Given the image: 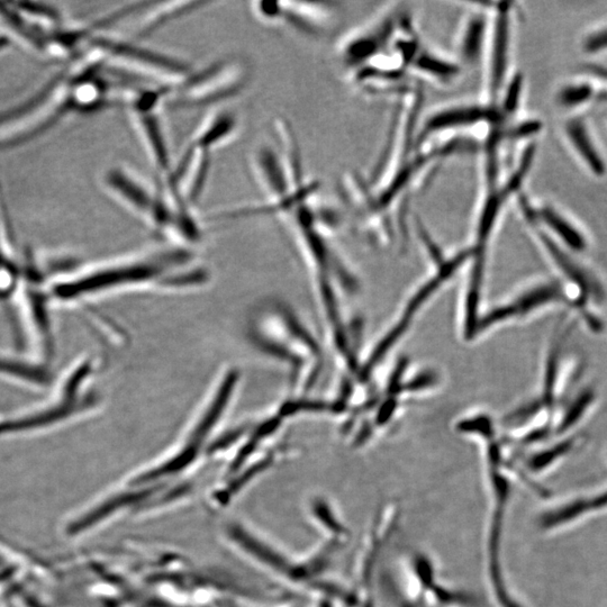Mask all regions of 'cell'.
Returning a JSON list of instances; mask_svg holds the SVG:
<instances>
[{"mask_svg": "<svg viewBox=\"0 0 607 607\" xmlns=\"http://www.w3.org/2000/svg\"><path fill=\"white\" fill-rule=\"evenodd\" d=\"M235 129H237V120L231 113H216L208 117L203 123L192 144L199 149L210 152L231 139Z\"/></svg>", "mask_w": 607, "mask_h": 607, "instance_id": "30bf717a", "label": "cell"}, {"mask_svg": "<svg viewBox=\"0 0 607 607\" xmlns=\"http://www.w3.org/2000/svg\"><path fill=\"white\" fill-rule=\"evenodd\" d=\"M563 298L560 286L556 283L543 284L522 293L511 302L494 308L479 320L475 338L489 329L506 321L527 316L543 305L560 301Z\"/></svg>", "mask_w": 607, "mask_h": 607, "instance_id": "52a82bcc", "label": "cell"}, {"mask_svg": "<svg viewBox=\"0 0 607 607\" xmlns=\"http://www.w3.org/2000/svg\"><path fill=\"white\" fill-rule=\"evenodd\" d=\"M607 507V491L592 497L579 498V500L567 503L543 514L540 519V527L543 530H552L572 523L579 518L595 511H601Z\"/></svg>", "mask_w": 607, "mask_h": 607, "instance_id": "ba28073f", "label": "cell"}, {"mask_svg": "<svg viewBox=\"0 0 607 607\" xmlns=\"http://www.w3.org/2000/svg\"><path fill=\"white\" fill-rule=\"evenodd\" d=\"M0 378L32 388H43L50 384L51 375L40 364L0 355Z\"/></svg>", "mask_w": 607, "mask_h": 607, "instance_id": "9c48e42d", "label": "cell"}, {"mask_svg": "<svg viewBox=\"0 0 607 607\" xmlns=\"http://www.w3.org/2000/svg\"><path fill=\"white\" fill-rule=\"evenodd\" d=\"M407 16L403 9H389L364 30L353 34L341 49L344 63L353 69L362 68L382 56V52L393 45Z\"/></svg>", "mask_w": 607, "mask_h": 607, "instance_id": "5b68a950", "label": "cell"}, {"mask_svg": "<svg viewBox=\"0 0 607 607\" xmlns=\"http://www.w3.org/2000/svg\"><path fill=\"white\" fill-rule=\"evenodd\" d=\"M538 217L546 222L549 228L570 248L576 251H582L586 248V241L582 233H579L573 224H570L556 211L551 210V208H542Z\"/></svg>", "mask_w": 607, "mask_h": 607, "instance_id": "7c38bea8", "label": "cell"}, {"mask_svg": "<svg viewBox=\"0 0 607 607\" xmlns=\"http://www.w3.org/2000/svg\"><path fill=\"white\" fill-rule=\"evenodd\" d=\"M486 442V466L489 483L488 529L486 534V568L489 586L498 607H514L516 601L507 588L502 565V541L505 512L510 503L511 487L503 474L501 447L495 442V436L484 438Z\"/></svg>", "mask_w": 607, "mask_h": 607, "instance_id": "277c9868", "label": "cell"}, {"mask_svg": "<svg viewBox=\"0 0 607 607\" xmlns=\"http://www.w3.org/2000/svg\"><path fill=\"white\" fill-rule=\"evenodd\" d=\"M574 441H565L560 443L555 448L548 449L543 452H539L538 455H534L528 462V467L533 473H539V471L547 469L554 462L567 454V452L573 448Z\"/></svg>", "mask_w": 607, "mask_h": 607, "instance_id": "5bb4252c", "label": "cell"}, {"mask_svg": "<svg viewBox=\"0 0 607 607\" xmlns=\"http://www.w3.org/2000/svg\"><path fill=\"white\" fill-rule=\"evenodd\" d=\"M96 370L94 359H80L60 379L47 402L0 418V439L32 436L75 422L96 409L89 386Z\"/></svg>", "mask_w": 607, "mask_h": 607, "instance_id": "7a4b0ae2", "label": "cell"}, {"mask_svg": "<svg viewBox=\"0 0 607 607\" xmlns=\"http://www.w3.org/2000/svg\"><path fill=\"white\" fill-rule=\"evenodd\" d=\"M567 132L570 140L574 142L576 149L583 154L588 165L597 174H601L603 171V161L599 154H597L591 138L588 137L584 124L582 122H572L568 125Z\"/></svg>", "mask_w": 607, "mask_h": 607, "instance_id": "4fadbf2b", "label": "cell"}, {"mask_svg": "<svg viewBox=\"0 0 607 607\" xmlns=\"http://www.w3.org/2000/svg\"><path fill=\"white\" fill-rule=\"evenodd\" d=\"M485 15L475 14L462 25L458 39V53L466 63L476 61L482 53L484 36L486 35Z\"/></svg>", "mask_w": 607, "mask_h": 607, "instance_id": "8fae6325", "label": "cell"}, {"mask_svg": "<svg viewBox=\"0 0 607 607\" xmlns=\"http://www.w3.org/2000/svg\"><path fill=\"white\" fill-rule=\"evenodd\" d=\"M57 278L58 271L50 256L41 257L29 247L22 251L14 305L20 308L24 325L45 359L56 353L51 284Z\"/></svg>", "mask_w": 607, "mask_h": 607, "instance_id": "3957f363", "label": "cell"}, {"mask_svg": "<svg viewBox=\"0 0 607 607\" xmlns=\"http://www.w3.org/2000/svg\"><path fill=\"white\" fill-rule=\"evenodd\" d=\"M188 260L184 251L165 255H146L105 262L53 280L51 295L54 304L84 303L93 296L122 291L125 288L160 287L186 288L204 282L202 270L171 275Z\"/></svg>", "mask_w": 607, "mask_h": 607, "instance_id": "6da1fadb", "label": "cell"}, {"mask_svg": "<svg viewBox=\"0 0 607 607\" xmlns=\"http://www.w3.org/2000/svg\"><path fill=\"white\" fill-rule=\"evenodd\" d=\"M592 89L585 85L569 86L561 94V101L566 105L583 104L591 97Z\"/></svg>", "mask_w": 607, "mask_h": 607, "instance_id": "2e32d148", "label": "cell"}, {"mask_svg": "<svg viewBox=\"0 0 607 607\" xmlns=\"http://www.w3.org/2000/svg\"><path fill=\"white\" fill-rule=\"evenodd\" d=\"M12 41L6 34L0 35V53L11 47Z\"/></svg>", "mask_w": 607, "mask_h": 607, "instance_id": "e0dca14e", "label": "cell"}, {"mask_svg": "<svg viewBox=\"0 0 607 607\" xmlns=\"http://www.w3.org/2000/svg\"><path fill=\"white\" fill-rule=\"evenodd\" d=\"M593 394L592 392H586L578 398V400L570 407L569 411L565 415L563 421H561L559 432H565L572 428L579 419L582 418L588 405L592 403Z\"/></svg>", "mask_w": 607, "mask_h": 607, "instance_id": "9a60e30c", "label": "cell"}, {"mask_svg": "<svg viewBox=\"0 0 607 607\" xmlns=\"http://www.w3.org/2000/svg\"><path fill=\"white\" fill-rule=\"evenodd\" d=\"M503 111L494 106L461 104L442 108L428 117L418 133V143L423 144L443 132L474 128L478 124L491 126L502 124Z\"/></svg>", "mask_w": 607, "mask_h": 607, "instance_id": "8992f818", "label": "cell"}]
</instances>
